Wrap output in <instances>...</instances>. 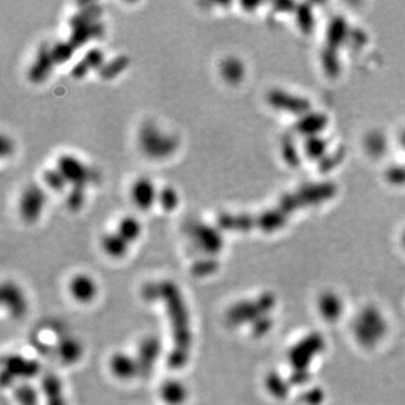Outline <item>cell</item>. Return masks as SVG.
I'll use <instances>...</instances> for the list:
<instances>
[{
    "label": "cell",
    "instance_id": "1",
    "mask_svg": "<svg viewBox=\"0 0 405 405\" xmlns=\"http://www.w3.org/2000/svg\"><path fill=\"white\" fill-rule=\"evenodd\" d=\"M142 297L148 302H164L172 330V348L168 355V366L183 368L192 351V333L190 317L183 293L174 281H152L144 285Z\"/></svg>",
    "mask_w": 405,
    "mask_h": 405
},
{
    "label": "cell",
    "instance_id": "2",
    "mask_svg": "<svg viewBox=\"0 0 405 405\" xmlns=\"http://www.w3.org/2000/svg\"><path fill=\"white\" fill-rule=\"evenodd\" d=\"M351 333L357 344L366 349L377 347L388 333V321L381 308L367 305L353 319Z\"/></svg>",
    "mask_w": 405,
    "mask_h": 405
},
{
    "label": "cell",
    "instance_id": "3",
    "mask_svg": "<svg viewBox=\"0 0 405 405\" xmlns=\"http://www.w3.org/2000/svg\"><path fill=\"white\" fill-rule=\"evenodd\" d=\"M137 144L144 156L153 160H164L176 152L179 140L155 123L146 122L137 132Z\"/></svg>",
    "mask_w": 405,
    "mask_h": 405
},
{
    "label": "cell",
    "instance_id": "4",
    "mask_svg": "<svg viewBox=\"0 0 405 405\" xmlns=\"http://www.w3.org/2000/svg\"><path fill=\"white\" fill-rule=\"evenodd\" d=\"M188 235L196 248L206 256H215L224 247V240L217 226L206 223H192L189 226Z\"/></svg>",
    "mask_w": 405,
    "mask_h": 405
},
{
    "label": "cell",
    "instance_id": "5",
    "mask_svg": "<svg viewBox=\"0 0 405 405\" xmlns=\"http://www.w3.org/2000/svg\"><path fill=\"white\" fill-rule=\"evenodd\" d=\"M57 169L71 187H86L94 179V171L72 155H61L57 160Z\"/></svg>",
    "mask_w": 405,
    "mask_h": 405
},
{
    "label": "cell",
    "instance_id": "6",
    "mask_svg": "<svg viewBox=\"0 0 405 405\" xmlns=\"http://www.w3.org/2000/svg\"><path fill=\"white\" fill-rule=\"evenodd\" d=\"M46 205V190L39 185H30L21 192L19 198V215L25 222L33 224L42 217Z\"/></svg>",
    "mask_w": 405,
    "mask_h": 405
},
{
    "label": "cell",
    "instance_id": "7",
    "mask_svg": "<svg viewBox=\"0 0 405 405\" xmlns=\"http://www.w3.org/2000/svg\"><path fill=\"white\" fill-rule=\"evenodd\" d=\"M40 372V365L35 360L26 359L21 356H10L5 359L3 366V385H12L16 379H26L33 377Z\"/></svg>",
    "mask_w": 405,
    "mask_h": 405
},
{
    "label": "cell",
    "instance_id": "8",
    "mask_svg": "<svg viewBox=\"0 0 405 405\" xmlns=\"http://www.w3.org/2000/svg\"><path fill=\"white\" fill-rule=\"evenodd\" d=\"M346 304L342 296L335 290H323L317 299V311L326 322H338L344 317Z\"/></svg>",
    "mask_w": 405,
    "mask_h": 405
},
{
    "label": "cell",
    "instance_id": "9",
    "mask_svg": "<svg viewBox=\"0 0 405 405\" xmlns=\"http://www.w3.org/2000/svg\"><path fill=\"white\" fill-rule=\"evenodd\" d=\"M158 192L152 180L146 177L137 178L130 189L132 203L142 212H148L158 203Z\"/></svg>",
    "mask_w": 405,
    "mask_h": 405
},
{
    "label": "cell",
    "instance_id": "10",
    "mask_svg": "<svg viewBox=\"0 0 405 405\" xmlns=\"http://www.w3.org/2000/svg\"><path fill=\"white\" fill-rule=\"evenodd\" d=\"M161 355V342L155 335H150L142 340L137 348V359L140 367V376H149L158 363Z\"/></svg>",
    "mask_w": 405,
    "mask_h": 405
},
{
    "label": "cell",
    "instance_id": "11",
    "mask_svg": "<svg viewBox=\"0 0 405 405\" xmlns=\"http://www.w3.org/2000/svg\"><path fill=\"white\" fill-rule=\"evenodd\" d=\"M1 302L10 317L14 319H21L28 312V299L16 284H3L1 287Z\"/></svg>",
    "mask_w": 405,
    "mask_h": 405
},
{
    "label": "cell",
    "instance_id": "12",
    "mask_svg": "<svg viewBox=\"0 0 405 405\" xmlns=\"http://www.w3.org/2000/svg\"><path fill=\"white\" fill-rule=\"evenodd\" d=\"M55 66L49 46L43 44L40 49L37 50L33 63L28 69V79L37 85L44 83L51 76Z\"/></svg>",
    "mask_w": 405,
    "mask_h": 405
},
{
    "label": "cell",
    "instance_id": "13",
    "mask_svg": "<svg viewBox=\"0 0 405 405\" xmlns=\"http://www.w3.org/2000/svg\"><path fill=\"white\" fill-rule=\"evenodd\" d=\"M69 292L73 299L87 304L96 299L98 294V285L94 278L89 275L78 274L71 278L69 283Z\"/></svg>",
    "mask_w": 405,
    "mask_h": 405
},
{
    "label": "cell",
    "instance_id": "14",
    "mask_svg": "<svg viewBox=\"0 0 405 405\" xmlns=\"http://www.w3.org/2000/svg\"><path fill=\"white\" fill-rule=\"evenodd\" d=\"M110 368L115 375V377L124 381L133 379L137 375H140V367L137 357L123 351L115 353L110 357Z\"/></svg>",
    "mask_w": 405,
    "mask_h": 405
},
{
    "label": "cell",
    "instance_id": "15",
    "mask_svg": "<svg viewBox=\"0 0 405 405\" xmlns=\"http://www.w3.org/2000/svg\"><path fill=\"white\" fill-rule=\"evenodd\" d=\"M55 353L64 364H75L83 357V348L81 342L69 335H62L57 340L55 346Z\"/></svg>",
    "mask_w": 405,
    "mask_h": 405
},
{
    "label": "cell",
    "instance_id": "16",
    "mask_svg": "<svg viewBox=\"0 0 405 405\" xmlns=\"http://www.w3.org/2000/svg\"><path fill=\"white\" fill-rule=\"evenodd\" d=\"M160 399L167 405H183L188 399L189 390L183 382L167 379L160 386Z\"/></svg>",
    "mask_w": 405,
    "mask_h": 405
},
{
    "label": "cell",
    "instance_id": "17",
    "mask_svg": "<svg viewBox=\"0 0 405 405\" xmlns=\"http://www.w3.org/2000/svg\"><path fill=\"white\" fill-rule=\"evenodd\" d=\"M42 392L46 405H67L61 379L52 373H46L42 378Z\"/></svg>",
    "mask_w": 405,
    "mask_h": 405
},
{
    "label": "cell",
    "instance_id": "18",
    "mask_svg": "<svg viewBox=\"0 0 405 405\" xmlns=\"http://www.w3.org/2000/svg\"><path fill=\"white\" fill-rule=\"evenodd\" d=\"M104 33V25L101 21H94L90 24L81 25L71 28L70 42L75 48L85 46L86 43L101 37Z\"/></svg>",
    "mask_w": 405,
    "mask_h": 405
},
{
    "label": "cell",
    "instance_id": "19",
    "mask_svg": "<svg viewBox=\"0 0 405 405\" xmlns=\"http://www.w3.org/2000/svg\"><path fill=\"white\" fill-rule=\"evenodd\" d=\"M244 64L240 59L228 57L219 64V73L223 80L229 85L235 86L240 83L244 78Z\"/></svg>",
    "mask_w": 405,
    "mask_h": 405
},
{
    "label": "cell",
    "instance_id": "20",
    "mask_svg": "<svg viewBox=\"0 0 405 405\" xmlns=\"http://www.w3.org/2000/svg\"><path fill=\"white\" fill-rule=\"evenodd\" d=\"M101 249L107 256L114 259H121L123 257L126 256L130 244L125 241L117 232H110L101 238Z\"/></svg>",
    "mask_w": 405,
    "mask_h": 405
},
{
    "label": "cell",
    "instance_id": "21",
    "mask_svg": "<svg viewBox=\"0 0 405 405\" xmlns=\"http://www.w3.org/2000/svg\"><path fill=\"white\" fill-rule=\"evenodd\" d=\"M116 232L125 241H128V244H131L139 240L141 235H142V226H141L140 221L137 217L128 215V217H124L123 219H119Z\"/></svg>",
    "mask_w": 405,
    "mask_h": 405
},
{
    "label": "cell",
    "instance_id": "22",
    "mask_svg": "<svg viewBox=\"0 0 405 405\" xmlns=\"http://www.w3.org/2000/svg\"><path fill=\"white\" fill-rule=\"evenodd\" d=\"M14 396L19 405L39 404V392L30 383H19L14 388Z\"/></svg>",
    "mask_w": 405,
    "mask_h": 405
},
{
    "label": "cell",
    "instance_id": "23",
    "mask_svg": "<svg viewBox=\"0 0 405 405\" xmlns=\"http://www.w3.org/2000/svg\"><path fill=\"white\" fill-rule=\"evenodd\" d=\"M128 67V57L126 55H119V57H116V58L106 62L99 70V75H101L103 79H113L115 77L119 76Z\"/></svg>",
    "mask_w": 405,
    "mask_h": 405
},
{
    "label": "cell",
    "instance_id": "24",
    "mask_svg": "<svg viewBox=\"0 0 405 405\" xmlns=\"http://www.w3.org/2000/svg\"><path fill=\"white\" fill-rule=\"evenodd\" d=\"M158 204L167 213L176 210L179 205V195L176 189L171 186H165L159 189Z\"/></svg>",
    "mask_w": 405,
    "mask_h": 405
},
{
    "label": "cell",
    "instance_id": "25",
    "mask_svg": "<svg viewBox=\"0 0 405 405\" xmlns=\"http://www.w3.org/2000/svg\"><path fill=\"white\" fill-rule=\"evenodd\" d=\"M75 50L76 48L71 44L70 41H60L50 48V52L55 64H64L70 61Z\"/></svg>",
    "mask_w": 405,
    "mask_h": 405
},
{
    "label": "cell",
    "instance_id": "26",
    "mask_svg": "<svg viewBox=\"0 0 405 405\" xmlns=\"http://www.w3.org/2000/svg\"><path fill=\"white\" fill-rule=\"evenodd\" d=\"M42 179L43 183L46 184V186L55 192H64V189L68 185L67 180L57 168L46 169L43 172Z\"/></svg>",
    "mask_w": 405,
    "mask_h": 405
},
{
    "label": "cell",
    "instance_id": "27",
    "mask_svg": "<svg viewBox=\"0 0 405 405\" xmlns=\"http://www.w3.org/2000/svg\"><path fill=\"white\" fill-rule=\"evenodd\" d=\"M217 270V261L212 257H206L204 259H199L194 262L192 266V274L197 277H208Z\"/></svg>",
    "mask_w": 405,
    "mask_h": 405
},
{
    "label": "cell",
    "instance_id": "28",
    "mask_svg": "<svg viewBox=\"0 0 405 405\" xmlns=\"http://www.w3.org/2000/svg\"><path fill=\"white\" fill-rule=\"evenodd\" d=\"M86 203V187H71L68 192L67 206L72 212H78Z\"/></svg>",
    "mask_w": 405,
    "mask_h": 405
},
{
    "label": "cell",
    "instance_id": "29",
    "mask_svg": "<svg viewBox=\"0 0 405 405\" xmlns=\"http://www.w3.org/2000/svg\"><path fill=\"white\" fill-rule=\"evenodd\" d=\"M83 60L90 69H95V70H101L103 66L106 63L104 52L97 48L88 50L83 55Z\"/></svg>",
    "mask_w": 405,
    "mask_h": 405
},
{
    "label": "cell",
    "instance_id": "30",
    "mask_svg": "<svg viewBox=\"0 0 405 405\" xmlns=\"http://www.w3.org/2000/svg\"><path fill=\"white\" fill-rule=\"evenodd\" d=\"M90 70V68L86 64V62L83 60H80L79 62H77L75 66H73L72 69H71V76L75 78V79H83L87 76V73L89 72Z\"/></svg>",
    "mask_w": 405,
    "mask_h": 405
},
{
    "label": "cell",
    "instance_id": "31",
    "mask_svg": "<svg viewBox=\"0 0 405 405\" xmlns=\"http://www.w3.org/2000/svg\"><path fill=\"white\" fill-rule=\"evenodd\" d=\"M14 149H15V146H14V144H12V141L10 140V137L3 135V137H1V153H3V157L10 156Z\"/></svg>",
    "mask_w": 405,
    "mask_h": 405
},
{
    "label": "cell",
    "instance_id": "32",
    "mask_svg": "<svg viewBox=\"0 0 405 405\" xmlns=\"http://www.w3.org/2000/svg\"><path fill=\"white\" fill-rule=\"evenodd\" d=\"M403 244H404V247H405V233H404V237H403Z\"/></svg>",
    "mask_w": 405,
    "mask_h": 405
}]
</instances>
